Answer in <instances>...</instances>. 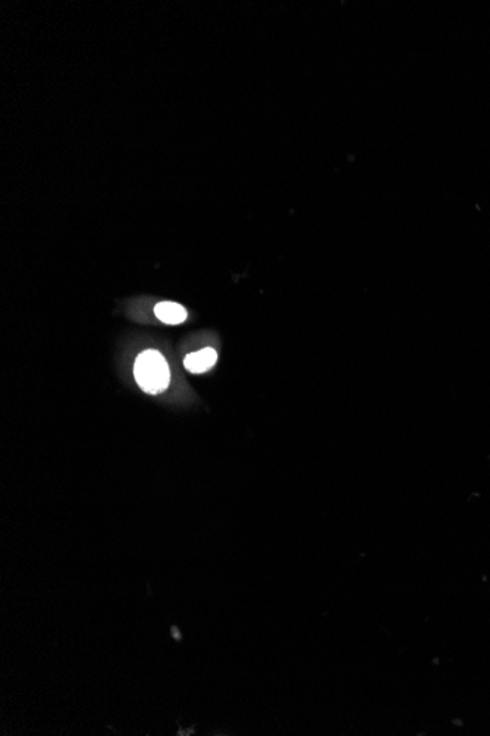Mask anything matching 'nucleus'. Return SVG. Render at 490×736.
I'll list each match as a JSON object with an SVG mask.
<instances>
[{
    "instance_id": "1",
    "label": "nucleus",
    "mask_w": 490,
    "mask_h": 736,
    "mask_svg": "<svg viewBox=\"0 0 490 736\" xmlns=\"http://www.w3.org/2000/svg\"><path fill=\"white\" fill-rule=\"evenodd\" d=\"M134 375L138 385L147 394L165 391L171 380L165 357L157 350H145L137 357Z\"/></svg>"
},
{
    "instance_id": "2",
    "label": "nucleus",
    "mask_w": 490,
    "mask_h": 736,
    "mask_svg": "<svg viewBox=\"0 0 490 736\" xmlns=\"http://www.w3.org/2000/svg\"><path fill=\"white\" fill-rule=\"evenodd\" d=\"M216 361H217V353L210 347H205L197 353L188 354L184 358V365L191 373H203V372L212 369L213 365L216 363Z\"/></svg>"
},
{
    "instance_id": "3",
    "label": "nucleus",
    "mask_w": 490,
    "mask_h": 736,
    "mask_svg": "<svg viewBox=\"0 0 490 736\" xmlns=\"http://www.w3.org/2000/svg\"><path fill=\"white\" fill-rule=\"evenodd\" d=\"M155 313L159 320L167 325H179L185 322L188 316L185 308H182L178 303H174V301H162V303H159L155 308Z\"/></svg>"
}]
</instances>
